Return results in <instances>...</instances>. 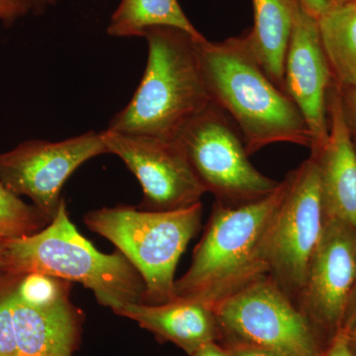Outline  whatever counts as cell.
<instances>
[{
	"label": "cell",
	"mask_w": 356,
	"mask_h": 356,
	"mask_svg": "<svg viewBox=\"0 0 356 356\" xmlns=\"http://www.w3.org/2000/svg\"><path fill=\"white\" fill-rule=\"evenodd\" d=\"M211 100L240 131L248 156L276 144L312 147L303 116L255 58L247 34L222 42L198 41Z\"/></svg>",
	"instance_id": "cell-1"
},
{
	"label": "cell",
	"mask_w": 356,
	"mask_h": 356,
	"mask_svg": "<svg viewBox=\"0 0 356 356\" xmlns=\"http://www.w3.org/2000/svg\"><path fill=\"white\" fill-rule=\"evenodd\" d=\"M147 62L139 88L106 130L177 140L212 103L201 70L198 41L184 30L158 26L143 35Z\"/></svg>",
	"instance_id": "cell-2"
},
{
	"label": "cell",
	"mask_w": 356,
	"mask_h": 356,
	"mask_svg": "<svg viewBox=\"0 0 356 356\" xmlns=\"http://www.w3.org/2000/svg\"><path fill=\"white\" fill-rule=\"evenodd\" d=\"M0 269L11 276L41 273L79 282L115 314L144 303L146 284L120 252L103 254L70 221L63 199L55 218L32 235L4 238Z\"/></svg>",
	"instance_id": "cell-3"
},
{
	"label": "cell",
	"mask_w": 356,
	"mask_h": 356,
	"mask_svg": "<svg viewBox=\"0 0 356 356\" xmlns=\"http://www.w3.org/2000/svg\"><path fill=\"white\" fill-rule=\"evenodd\" d=\"M284 180L266 198L240 207L216 202L191 266L175 281L177 298L213 307L268 274L264 238L284 194Z\"/></svg>",
	"instance_id": "cell-4"
},
{
	"label": "cell",
	"mask_w": 356,
	"mask_h": 356,
	"mask_svg": "<svg viewBox=\"0 0 356 356\" xmlns=\"http://www.w3.org/2000/svg\"><path fill=\"white\" fill-rule=\"evenodd\" d=\"M202 203L172 211H147L120 205L91 211L89 229L114 243L146 284L144 303L177 299L175 271L189 242L202 225Z\"/></svg>",
	"instance_id": "cell-5"
},
{
	"label": "cell",
	"mask_w": 356,
	"mask_h": 356,
	"mask_svg": "<svg viewBox=\"0 0 356 356\" xmlns=\"http://www.w3.org/2000/svg\"><path fill=\"white\" fill-rule=\"evenodd\" d=\"M219 343L250 344L281 356H318V337L308 318L270 276L250 283L212 307Z\"/></svg>",
	"instance_id": "cell-6"
},
{
	"label": "cell",
	"mask_w": 356,
	"mask_h": 356,
	"mask_svg": "<svg viewBox=\"0 0 356 356\" xmlns=\"http://www.w3.org/2000/svg\"><path fill=\"white\" fill-rule=\"evenodd\" d=\"M177 142L207 193L227 207L266 198L280 184L250 163L240 131L213 102L184 129Z\"/></svg>",
	"instance_id": "cell-7"
},
{
	"label": "cell",
	"mask_w": 356,
	"mask_h": 356,
	"mask_svg": "<svg viewBox=\"0 0 356 356\" xmlns=\"http://www.w3.org/2000/svg\"><path fill=\"white\" fill-rule=\"evenodd\" d=\"M283 180L284 194L267 228L264 257L267 275L296 304L325 222L315 156Z\"/></svg>",
	"instance_id": "cell-8"
},
{
	"label": "cell",
	"mask_w": 356,
	"mask_h": 356,
	"mask_svg": "<svg viewBox=\"0 0 356 356\" xmlns=\"http://www.w3.org/2000/svg\"><path fill=\"white\" fill-rule=\"evenodd\" d=\"M108 154L102 133L89 131L60 142L26 140L0 154V181L15 195L29 197L49 222L62 203L67 178L89 159Z\"/></svg>",
	"instance_id": "cell-9"
},
{
	"label": "cell",
	"mask_w": 356,
	"mask_h": 356,
	"mask_svg": "<svg viewBox=\"0 0 356 356\" xmlns=\"http://www.w3.org/2000/svg\"><path fill=\"white\" fill-rule=\"evenodd\" d=\"M108 154H116L139 180L140 209L172 211L201 202L205 187L177 140L103 131Z\"/></svg>",
	"instance_id": "cell-10"
},
{
	"label": "cell",
	"mask_w": 356,
	"mask_h": 356,
	"mask_svg": "<svg viewBox=\"0 0 356 356\" xmlns=\"http://www.w3.org/2000/svg\"><path fill=\"white\" fill-rule=\"evenodd\" d=\"M296 305L318 337L330 341L343 325L356 283V229L339 219H324Z\"/></svg>",
	"instance_id": "cell-11"
},
{
	"label": "cell",
	"mask_w": 356,
	"mask_h": 356,
	"mask_svg": "<svg viewBox=\"0 0 356 356\" xmlns=\"http://www.w3.org/2000/svg\"><path fill=\"white\" fill-rule=\"evenodd\" d=\"M334 79L321 39L318 19L293 0V26L284 65V90L303 116L311 152L329 138L327 100Z\"/></svg>",
	"instance_id": "cell-12"
},
{
	"label": "cell",
	"mask_w": 356,
	"mask_h": 356,
	"mask_svg": "<svg viewBox=\"0 0 356 356\" xmlns=\"http://www.w3.org/2000/svg\"><path fill=\"white\" fill-rule=\"evenodd\" d=\"M329 138L315 156L324 219H339L356 229V146L341 91L332 83L327 100Z\"/></svg>",
	"instance_id": "cell-13"
},
{
	"label": "cell",
	"mask_w": 356,
	"mask_h": 356,
	"mask_svg": "<svg viewBox=\"0 0 356 356\" xmlns=\"http://www.w3.org/2000/svg\"><path fill=\"white\" fill-rule=\"evenodd\" d=\"M13 313L18 356H74L79 348L83 316L70 295L34 307L16 298L13 288Z\"/></svg>",
	"instance_id": "cell-14"
},
{
	"label": "cell",
	"mask_w": 356,
	"mask_h": 356,
	"mask_svg": "<svg viewBox=\"0 0 356 356\" xmlns=\"http://www.w3.org/2000/svg\"><path fill=\"white\" fill-rule=\"evenodd\" d=\"M117 315L135 321L159 341L175 344L188 355L221 339L212 307L196 300L177 298L156 305L131 303Z\"/></svg>",
	"instance_id": "cell-15"
},
{
	"label": "cell",
	"mask_w": 356,
	"mask_h": 356,
	"mask_svg": "<svg viewBox=\"0 0 356 356\" xmlns=\"http://www.w3.org/2000/svg\"><path fill=\"white\" fill-rule=\"evenodd\" d=\"M254 26L245 33L269 77L284 91V65L293 26V0H252Z\"/></svg>",
	"instance_id": "cell-16"
},
{
	"label": "cell",
	"mask_w": 356,
	"mask_h": 356,
	"mask_svg": "<svg viewBox=\"0 0 356 356\" xmlns=\"http://www.w3.org/2000/svg\"><path fill=\"white\" fill-rule=\"evenodd\" d=\"M318 23L334 83L356 89V1L330 6Z\"/></svg>",
	"instance_id": "cell-17"
},
{
	"label": "cell",
	"mask_w": 356,
	"mask_h": 356,
	"mask_svg": "<svg viewBox=\"0 0 356 356\" xmlns=\"http://www.w3.org/2000/svg\"><path fill=\"white\" fill-rule=\"evenodd\" d=\"M158 26L203 36L185 15L178 0H121L110 18L107 34L117 38L143 37L147 29Z\"/></svg>",
	"instance_id": "cell-18"
},
{
	"label": "cell",
	"mask_w": 356,
	"mask_h": 356,
	"mask_svg": "<svg viewBox=\"0 0 356 356\" xmlns=\"http://www.w3.org/2000/svg\"><path fill=\"white\" fill-rule=\"evenodd\" d=\"M49 224L34 205L30 206L0 181V235L19 238L37 233Z\"/></svg>",
	"instance_id": "cell-19"
},
{
	"label": "cell",
	"mask_w": 356,
	"mask_h": 356,
	"mask_svg": "<svg viewBox=\"0 0 356 356\" xmlns=\"http://www.w3.org/2000/svg\"><path fill=\"white\" fill-rule=\"evenodd\" d=\"M72 282L41 273L16 276L14 294L27 305H51L70 294Z\"/></svg>",
	"instance_id": "cell-20"
},
{
	"label": "cell",
	"mask_w": 356,
	"mask_h": 356,
	"mask_svg": "<svg viewBox=\"0 0 356 356\" xmlns=\"http://www.w3.org/2000/svg\"><path fill=\"white\" fill-rule=\"evenodd\" d=\"M8 277V281L0 283V356H18L13 313L16 276Z\"/></svg>",
	"instance_id": "cell-21"
},
{
	"label": "cell",
	"mask_w": 356,
	"mask_h": 356,
	"mask_svg": "<svg viewBox=\"0 0 356 356\" xmlns=\"http://www.w3.org/2000/svg\"><path fill=\"white\" fill-rule=\"evenodd\" d=\"M30 13L31 7L27 0H0V22L6 27Z\"/></svg>",
	"instance_id": "cell-22"
},
{
	"label": "cell",
	"mask_w": 356,
	"mask_h": 356,
	"mask_svg": "<svg viewBox=\"0 0 356 356\" xmlns=\"http://www.w3.org/2000/svg\"><path fill=\"white\" fill-rule=\"evenodd\" d=\"M318 356H356V350L350 343L348 330L344 327L339 329L327 348H323Z\"/></svg>",
	"instance_id": "cell-23"
},
{
	"label": "cell",
	"mask_w": 356,
	"mask_h": 356,
	"mask_svg": "<svg viewBox=\"0 0 356 356\" xmlns=\"http://www.w3.org/2000/svg\"><path fill=\"white\" fill-rule=\"evenodd\" d=\"M222 344L229 350L231 356H281L273 353V351L250 346V344L238 343H224Z\"/></svg>",
	"instance_id": "cell-24"
},
{
	"label": "cell",
	"mask_w": 356,
	"mask_h": 356,
	"mask_svg": "<svg viewBox=\"0 0 356 356\" xmlns=\"http://www.w3.org/2000/svg\"><path fill=\"white\" fill-rule=\"evenodd\" d=\"M339 89L341 91V97H343L346 119L350 124L353 137H356V89L339 88Z\"/></svg>",
	"instance_id": "cell-25"
},
{
	"label": "cell",
	"mask_w": 356,
	"mask_h": 356,
	"mask_svg": "<svg viewBox=\"0 0 356 356\" xmlns=\"http://www.w3.org/2000/svg\"><path fill=\"white\" fill-rule=\"evenodd\" d=\"M312 16L318 19L330 8L329 0H296Z\"/></svg>",
	"instance_id": "cell-26"
},
{
	"label": "cell",
	"mask_w": 356,
	"mask_h": 356,
	"mask_svg": "<svg viewBox=\"0 0 356 356\" xmlns=\"http://www.w3.org/2000/svg\"><path fill=\"white\" fill-rule=\"evenodd\" d=\"M189 356H231L229 350L219 341L204 344Z\"/></svg>",
	"instance_id": "cell-27"
},
{
	"label": "cell",
	"mask_w": 356,
	"mask_h": 356,
	"mask_svg": "<svg viewBox=\"0 0 356 356\" xmlns=\"http://www.w3.org/2000/svg\"><path fill=\"white\" fill-rule=\"evenodd\" d=\"M356 327V283L353 287V292H351L350 301H348V309H346V318L343 327L344 329L350 330Z\"/></svg>",
	"instance_id": "cell-28"
},
{
	"label": "cell",
	"mask_w": 356,
	"mask_h": 356,
	"mask_svg": "<svg viewBox=\"0 0 356 356\" xmlns=\"http://www.w3.org/2000/svg\"><path fill=\"white\" fill-rule=\"evenodd\" d=\"M60 0H27L30 7H31V13L40 15L43 14L49 7L55 6Z\"/></svg>",
	"instance_id": "cell-29"
},
{
	"label": "cell",
	"mask_w": 356,
	"mask_h": 356,
	"mask_svg": "<svg viewBox=\"0 0 356 356\" xmlns=\"http://www.w3.org/2000/svg\"><path fill=\"white\" fill-rule=\"evenodd\" d=\"M348 337H350L351 344H353V348L356 350V327L348 331Z\"/></svg>",
	"instance_id": "cell-30"
},
{
	"label": "cell",
	"mask_w": 356,
	"mask_h": 356,
	"mask_svg": "<svg viewBox=\"0 0 356 356\" xmlns=\"http://www.w3.org/2000/svg\"><path fill=\"white\" fill-rule=\"evenodd\" d=\"M353 1H356V0H329L330 4H331V6H334V4L346 3V2Z\"/></svg>",
	"instance_id": "cell-31"
},
{
	"label": "cell",
	"mask_w": 356,
	"mask_h": 356,
	"mask_svg": "<svg viewBox=\"0 0 356 356\" xmlns=\"http://www.w3.org/2000/svg\"><path fill=\"white\" fill-rule=\"evenodd\" d=\"M4 238L1 235H0V257H1V250H2V243H3Z\"/></svg>",
	"instance_id": "cell-32"
},
{
	"label": "cell",
	"mask_w": 356,
	"mask_h": 356,
	"mask_svg": "<svg viewBox=\"0 0 356 356\" xmlns=\"http://www.w3.org/2000/svg\"><path fill=\"white\" fill-rule=\"evenodd\" d=\"M353 139H355V146H356V137H353Z\"/></svg>",
	"instance_id": "cell-33"
}]
</instances>
